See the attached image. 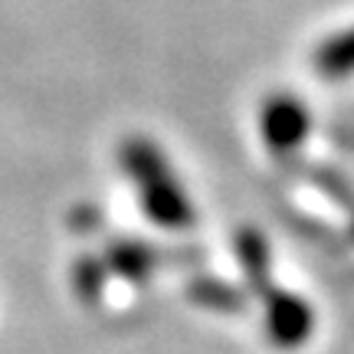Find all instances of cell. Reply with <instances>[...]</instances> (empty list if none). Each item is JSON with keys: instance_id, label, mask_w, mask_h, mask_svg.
<instances>
[{"instance_id": "obj_1", "label": "cell", "mask_w": 354, "mask_h": 354, "mask_svg": "<svg viewBox=\"0 0 354 354\" xmlns=\"http://www.w3.org/2000/svg\"><path fill=\"white\" fill-rule=\"evenodd\" d=\"M122 167L128 180H135L141 194V207L158 227L184 230L194 223V207H190L187 190L180 187L165 154L154 148L148 138H125L122 141Z\"/></svg>"}, {"instance_id": "obj_2", "label": "cell", "mask_w": 354, "mask_h": 354, "mask_svg": "<svg viewBox=\"0 0 354 354\" xmlns=\"http://www.w3.org/2000/svg\"><path fill=\"white\" fill-rule=\"evenodd\" d=\"M266 299V331L279 348H299L308 342V335L315 328V312L292 292L269 289L263 292Z\"/></svg>"}, {"instance_id": "obj_3", "label": "cell", "mask_w": 354, "mask_h": 354, "mask_svg": "<svg viewBox=\"0 0 354 354\" xmlns=\"http://www.w3.org/2000/svg\"><path fill=\"white\" fill-rule=\"evenodd\" d=\"M308 112L299 99L292 95H272V99L263 105L259 112V131H263V141L269 151L276 154H289L295 151L299 145L308 135Z\"/></svg>"}, {"instance_id": "obj_4", "label": "cell", "mask_w": 354, "mask_h": 354, "mask_svg": "<svg viewBox=\"0 0 354 354\" xmlns=\"http://www.w3.org/2000/svg\"><path fill=\"white\" fill-rule=\"evenodd\" d=\"M315 69L328 79L354 76V26L328 37L315 50Z\"/></svg>"}, {"instance_id": "obj_5", "label": "cell", "mask_w": 354, "mask_h": 354, "mask_svg": "<svg viewBox=\"0 0 354 354\" xmlns=\"http://www.w3.org/2000/svg\"><path fill=\"white\" fill-rule=\"evenodd\" d=\"M109 263H112V269L118 276L145 282L154 266V256L148 253V246H141V243H115L112 253H109Z\"/></svg>"}]
</instances>
